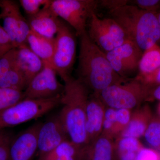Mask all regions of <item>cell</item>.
Wrapping results in <instances>:
<instances>
[{"instance_id": "cell-21", "label": "cell", "mask_w": 160, "mask_h": 160, "mask_svg": "<svg viewBox=\"0 0 160 160\" xmlns=\"http://www.w3.org/2000/svg\"><path fill=\"white\" fill-rule=\"evenodd\" d=\"M160 66V47L157 44L143 52L139 64V75H143L152 72Z\"/></svg>"}, {"instance_id": "cell-5", "label": "cell", "mask_w": 160, "mask_h": 160, "mask_svg": "<svg viewBox=\"0 0 160 160\" xmlns=\"http://www.w3.org/2000/svg\"><path fill=\"white\" fill-rule=\"evenodd\" d=\"M61 95L47 99L24 98L0 112V129L14 127L42 116L61 105Z\"/></svg>"}, {"instance_id": "cell-18", "label": "cell", "mask_w": 160, "mask_h": 160, "mask_svg": "<svg viewBox=\"0 0 160 160\" xmlns=\"http://www.w3.org/2000/svg\"><path fill=\"white\" fill-rule=\"evenodd\" d=\"M27 44L45 64L52 66L55 48V38L46 37L31 30L27 38Z\"/></svg>"}, {"instance_id": "cell-30", "label": "cell", "mask_w": 160, "mask_h": 160, "mask_svg": "<svg viewBox=\"0 0 160 160\" xmlns=\"http://www.w3.org/2000/svg\"><path fill=\"white\" fill-rule=\"evenodd\" d=\"M132 3L140 9L154 12L160 6V1L158 0H136Z\"/></svg>"}, {"instance_id": "cell-16", "label": "cell", "mask_w": 160, "mask_h": 160, "mask_svg": "<svg viewBox=\"0 0 160 160\" xmlns=\"http://www.w3.org/2000/svg\"><path fill=\"white\" fill-rule=\"evenodd\" d=\"M16 62L27 84L42 70L45 64L32 51L27 44L16 48Z\"/></svg>"}, {"instance_id": "cell-11", "label": "cell", "mask_w": 160, "mask_h": 160, "mask_svg": "<svg viewBox=\"0 0 160 160\" xmlns=\"http://www.w3.org/2000/svg\"><path fill=\"white\" fill-rule=\"evenodd\" d=\"M3 29L9 35L14 48L27 44V38L31 29L28 21L14 2H3Z\"/></svg>"}, {"instance_id": "cell-26", "label": "cell", "mask_w": 160, "mask_h": 160, "mask_svg": "<svg viewBox=\"0 0 160 160\" xmlns=\"http://www.w3.org/2000/svg\"><path fill=\"white\" fill-rule=\"evenodd\" d=\"M131 110L130 109H117L116 122L115 128V139L119 136L128 126L131 119Z\"/></svg>"}, {"instance_id": "cell-31", "label": "cell", "mask_w": 160, "mask_h": 160, "mask_svg": "<svg viewBox=\"0 0 160 160\" xmlns=\"http://www.w3.org/2000/svg\"><path fill=\"white\" fill-rule=\"evenodd\" d=\"M154 99L160 101V85L152 89L148 101Z\"/></svg>"}, {"instance_id": "cell-24", "label": "cell", "mask_w": 160, "mask_h": 160, "mask_svg": "<svg viewBox=\"0 0 160 160\" xmlns=\"http://www.w3.org/2000/svg\"><path fill=\"white\" fill-rule=\"evenodd\" d=\"M117 109L106 107L104 114L102 134L115 139V128L116 122Z\"/></svg>"}, {"instance_id": "cell-15", "label": "cell", "mask_w": 160, "mask_h": 160, "mask_svg": "<svg viewBox=\"0 0 160 160\" xmlns=\"http://www.w3.org/2000/svg\"><path fill=\"white\" fill-rule=\"evenodd\" d=\"M51 3L43 7L37 14L28 17L27 21L31 30L46 37L53 38L63 21L52 9Z\"/></svg>"}, {"instance_id": "cell-10", "label": "cell", "mask_w": 160, "mask_h": 160, "mask_svg": "<svg viewBox=\"0 0 160 160\" xmlns=\"http://www.w3.org/2000/svg\"><path fill=\"white\" fill-rule=\"evenodd\" d=\"M106 54L115 72L122 77L128 78L138 69L143 52L134 43L128 41Z\"/></svg>"}, {"instance_id": "cell-4", "label": "cell", "mask_w": 160, "mask_h": 160, "mask_svg": "<svg viewBox=\"0 0 160 160\" xmlns=\"http://www.w3.org/2000/svg\"><path fill=\"white\" fill-rule=\"evenodd\" d=\"M152 88L136 77L109 86L101 92L99 96L106 107L131 110L149 100Z\"/></svg>"}, {"instance_id": "cell-29", "label": "cell", "mask_w": 160, "mask_h": 160, "mask_svg": "<svg viewBox=\"0 0 160 160\" xmlns=\"http://www.w3.org/2000/svg\"><path fill=\"white\" fill-rule=\"evenodd\" d=\"M135 160H160V151L144 146L139 151Z\"/></svg>"}, {"instance_id": "cell-19", "label": "cell", "mask_w": 160, "mask_h": 160, "mask_svg": "<svg viewBox=\"0 0 160 160\" xmlns=\"http://www.w3.org/2000/svg\"><path fill=\"white\" fill-rule=\"evenodd\" d=\"M114 140L102 134L84 149L83 160H114Z\"/></svg>"}, {"instance_id": "cell-23", "label": "cell", "mask_w": 160, "mask_h": 160, "mask_svg": "<svg viewBox=\"0 0 160 160\" xmlns=\"http://www.w3.org/2000/svg\"><path fill=\"white\" fill-rule=\"evenodd\" d=\"M24 99V92L0 88V112Z\"/></svg>"}, {"instance_id": "cell-28", "label": "cell", "mask_w": 160, "mask_h": 160, "mask_svg": "<svg viewBox=\"0 0 160 160\" xmlns=\"http://www.w3.org/2000/svg\"><path fill=\"white\" fill-rule=\"evenodd\" d=\"M137 77L146 85L154 88L160 85V66L150 73L143 75L138 74Z\"/></svg>"}, {"instance_id": "cell-1", "label": "cell", "mask_w": 160, "mask_h": 160, "mask_svg": "<svg viewBox=\"0 0 160 160\" xmlns=\"http://www.w3.org/2000/svg\"><path fill=\"white\" fill-rule=\"evenodd\" d=\"M78 78L93 94L99 96L109 86L129 78L120 76L112 69L106 54L89 39L87 32L80 37Z\"/></svg>"}, {"instance_id": "cell-3", "label": "cell", "mask_w": 160, "mask_h": 160, "mask_svg": "<svg viewBox=\"0 0 160 160\" xmlns=\"http://www.w3.org/2000/svg\"><path fill=\"white\" fill-rule=\"evenodd\" d=\"M109 12L129 40L142 51L160 41V27L156 12L143 10L128 3L109 10Z\"/></svg>"}, {"instance_id": "cell-27", "label": "cell", "mask_w": 160, "mask_h": 160, "mask_svg": "<svg viewBox=\"0 0 160 160\" xmlns=\"http://www.w3.org/2000/svg\"><path fill=\"white\" fill-rule=\"evenodd\" d=\"M11 134L2 129L0 132V160H8L9 146L12 139Z\"/></svg>"}, {"instance_id": "cell-17", "label": "cell", "mask_w": 160, "mask_h": 160, "mask_svg": "<svg viewBox=\"0 0 160 160\" xmlns=\"http://www.w3.org/2000/svg\"><path fill=\"white\" fill-rule=\"evenodd\" d=\"M153 117L151 108L148 105L138 107L132 113L129 124L118 137L139 139L144 136Z\"/></svg>"}, {"instance_id": "cell-9", "label": "cell", "mask_w": 160, "mask_h": 160, "mask_svg": "<svg viewBox=\"0 0 160 160\" xmlns=\"http://www.w3.org/2000/svg\"><path fill=\"white\" fill-rule=\"evenodd\" d=\"M56 72L51 66L44 68L30 81L24 91V98L47 99L62 94L64 85L59 82Z\"/></svg>"}, {"instance_id": "cell-13", "label": "cell", "mask_w": 160, "mask_h": 160, "mask_svg": "<svg viewBox=\"0 0 160 160\" xmlns=\"http://www.w3.org/2000/svg\"><path fill=\"white\" fill-rule=\"evenodd\" d=\"M42 123L32 125L12 138L8 160H32L38 151V134Z\"/></svg>"}, {"instance_id": "cell-35", "label": "cell", "mask_w": 160, "mask_h": 160, "mask_svg": "<svg viewBox=\"0 0 160 160\" xmlns=\"http://www.w3.org/2000/svg\"><path fill=\"white\" fill-rule=\"evenodd\" d=\"M2 129H0V132H1V130H2Z\"/></svg>"}, {"instance_id": "cell-34", "label": "cell", "mask_w": 160, "mask_h": 160, "mask_svg": "<svg viewBox=\"0 0 160 160\" xmlns=\"http://www.w3.org/2000/svg\"><path fill=\"white\" fill-rule=\"evenodd\" d=\"M157 15L158 22L159 25L160 27V12L158 14H157Z\"/></svg>"}, {"instance_id": "cell-2", "label": "cell", "mask_w": 160, "mask_h": 160, "mask_svg": "<svg viewBox=\"0 0 160 160\" xmlns=\"http://www.w3.org/2000/svg\"><path fill=\"white\" fill-rule=\"evenodd\" d=\"M64 82L58 113L69 140L83 149L87 146L86 107L89 89L78 78L71 77Z\"/></svg>"}, {"instance_id": "cell-25", "label": "cell", "mask_w": 160, "mask_h": 160, "mask_svg": "<svg viewBox=\"0 0 160 160\" xmlns=\"http://www.w3.org/2000/svg\"><path fill=\"white\" fill-rule=\"evenodd\" d=\"M51 0H21V6L28 17L34 15L43 7L51 3Z\"/></svg>"}, {"instance_id": "cell-14", "label": "cell", "mask_w": 160, "mask_h": 160, "mask_svg": "<svg viewBox=\"0 0 160 160\" xmlns=\"http://www.w3.org/2000/svg\"><path fill=\"white\" fill-rule=\"evenodd\" d=\"M106 107L99 96L93 93L89 95L86 107L87 146L94 142L102 134Z\"/></svg>"}, {"instance_id": "cell-6", "label": "cell", "mask_w": 160, "mask_h": 160, "mask_svg": "<svg viewBox=\"0 0 160 160\" xmlns=\"http://www.w3.org/2000/svg\"><path fill=\"white\" fill-rule=\"evenodd\" d=\"M99 5L100 1L96 0H52L50 6L80 37L87 32L89 19Z\"/></svg>"}, {"instance_id": "cell-20", "label": "cell", "mask_w": 160, "mask_h": 160, "mask_svg": "<svg viewBox=\"0 0 160 160\" xmlns=\"http://www.w3.org/2000/svg\"><path fill=\"white\" fill-rule=\"evenodd\" d=\"M115 158L118 160H135L144 147L139 139L119 137L114 140Z\"/></svg>"}, {"instance_id": "cell-22", "label": "cell", "mask_w": 160, "mask_h": 160, "mask_svg": "<svg viewBox=\"0 0 160 160\" xmlns=\"http://www.w3.org/2000/svg\"><path fill=\"white\" fill-rule=\"evenodd\" d=\"M143 137L150 148L160 151V119L158 117L152 118Z\"/></svg>"}, {"instance_id": "cell-33", "label": "cell", "mask_w": 160, "mask_h": 160, "mask_svg": "<svg viewBox=\"0 0 160 160\" xmlns=\"http://www.w3.org/2000/svg\"><path fill=\"white\" fill-rule=\"evenodd\" d=\"M158 117L160 119V102L159 103L157 107Z\"/></svg>"}, {"instance_id": "cell-32", "label": "cell", "mask_w": 160, "mask_h": 160, "mask_svg": "<svg viewBox=\"0 0 160 160\" xmlns=\"http://www.w3.org/2000/svg\"><path fill=\"white\" fill-rule=\"evenodd\" d=\"M38 160H83L82 158L81 157H63L54 158L50 159H42L38 158Z\"/></svg>"}, {"instance_id": "cell-8", "label": "cell", "mask_w": 160, "mask_h": 160, "mask_svg": "<svg viewBox=\"0 0 160 160\" xmlns=\"http://www.w3.org/2000/svg\"><path fill=\"white\" fill-rule=\"evenodd\" d=\"M75 35L71 28L62 22L55 38V48L52 67L64 82L72 77L76 54Z\"/></svg>"}, {"instance_id": "cell-12", "label": "cell", "mask_w": 160, "mask_h": 160, "mask_svg": "<svg viewBox=\"0 0 160 160\" xmlns=\"http://www.w3.org/2000/svg\"><path fill=\"white\" fill-rule=\"evenodd\" d=\"M69 140L59 114L41 124L38 134V157L52 151L66 140Z\"/></svg>"}, {"instance_id": "cell-7", "label": "cell", "mask_w": 160, "mask_h": 160, "mask_svg": "<svg viewBox=\"0 0 160 160\" xmlns=\"http://www.w3.org/2000/svg\"><path fill=\"white\" fill-rule=\"evenodd\" d=\"M87 34L90 40L106 53L130 41L122 28L112 18H101L96 12L88 22Z\"/></svg>"}]
</instances>
